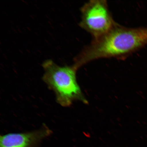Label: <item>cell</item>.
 Returning a JSON list of instances; mask_svg holds the SVG:
<instances>
[{
    "label": "cell",
    "mask_w": 147,
    "mask_h": 147,
    "mask_svg": "<svg viewBox=\"0 0 147 147\" xmlns=\"http://www.w3.org/2000/svg\"><path fill=\"white\" fill-rule=\"evenodd\" d=\"M42 66L45 71L42 80L55 93L58 104L68 107L75 100L87 103L77 82L78 67L74 64L61 67L51 59L45 61Z\"/></svg>",
    "instance_id": "cell-2"
},
{
    "label": "cell",
    "mask_w": 147,
    "mask_h": 147,
    "mask_svg": "<svg viewBox=\"0 0 147 147\" xmlns=\"http://www.w3.org/2000/svg\"><path fill=\"white\" fill-rule=\"evenodd\" d=\"M52 131L43 124L40 129L24 133H9L1 136L0 147H39L43 139Z\"/></svg>",
    "instance_id": "cell-4"
},
{
    "label": "cell",
    "mask_w": 147,
    "mask_h": 147,
    "mask_svg": "<svg viewBox=\"0 0 147 147\" xmlns=\"http://www.w3.org/2000/svg\"><path fill=\"white\" fill-rule=\"evenodd\" d=\"M147 43V28H128L117 24L100 37L93 39L75 58L78 68L94 60L123 57Z\"/></svg>",
    "instance_id": "cell-1"
},
{
    "label": "cell",
    "mask_w": 147,
    "mask_h": 147,
    "mask_svg": "<svg viewBox=\"0 0 147 147\" xmlns=\"http://www.w3.org/2000/svg\"><path fill=\"white\" fill-rule=\"evenodd\" d=\"M81 20L79 25L90 33L93 39L104 36L117 24L112 17L106 1H90L81 9Z\"/></svg>",
    "instance_id": "cell-3"
}]
</instances>
